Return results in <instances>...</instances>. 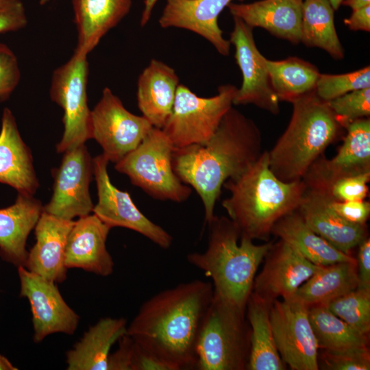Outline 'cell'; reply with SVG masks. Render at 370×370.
Returning a JSON list of instances; mask_svg holds the SVG:
<instances>
[{
  "label": "cell",
  "instance_id": "obj_1",
  "mask_svg": "<svg viewBox=\"0 0 370 370\" xmlns=\"http://www.w3.org/2000/svg\"><path fill=\"white\" fill-rule=\"evenodd\" d=\"M213 295L212 284L201 280L162 291L141 305L127 334L169 370L195 369L198 336Z\"/></svg>",
  "mask_w": 370,
  "mask_h": 370
},
{
  "label": "cell",
  "instance_id": "obj_2",
  "mask_svg": "<svg viewBox=\"0 0 370 370\" xmlns=\"http://www.w3.org/2000/svg\"><path fill=\"white\" fill-rule=\"evenodd\" d=\"M262 153L258 125L232 106L208 141L174 148L171 162L178 178L199 195L208 225L225 182L244 173Z\"/></svg>",
  "mask_w": 370,
  "mask_h": 370
},
{
  "label": "cell",
  "instance_id": "obj_3",
  "mask_svg": "<svg viewBox=\"0 0 370 370\" xmlns=\"http://www.w3.org/2000/svg\"><path fill=\"white\" fill-rule=\"evenodd\" d=\"M230 193L222 206L238 228L241 237L269 241L274 225L299 207L306 186L302 180L285 182L269 168V153L241 175L223 185Z\"/></svg>",
  "mask_w": 370,
  "mask_h": 370
},
{
  "label": "cell",
  "instance_id": "obj_4",
  "mask_svg": "<svg viewBox=\"0 0 370 370\" xmlns=\"http://www.w3.org/2000/svg\"><path fill=\"white\" fill-rule=\"evenodd\" d=\"M208 225L207 249L190 253L186 259L212 280L216 294L245 310L258 268L273 242L256 245L241 237L237 226L224 216L215 215Z\"/></svg>",
  "mask_w": 370,
  "mask_h": 370
},
{
  "label": "cell",
  "instance_id": "obj_5",
  "mask_svg": "<svg viewBox=\"0 0 370 370\" xmlns=\"http://www.w3.org/2000/svg\"><path fill=\"white\" fill-rule=\"evenodd\" d=\"M290 122L269 153V168L280 180H301L312 164L334 141L342 127L328 101L315 90L292 103Z\"/></svg>",
  "mask_w": 370,
  "mask_h": 370
},
{
  "label": "cell",
  "instance_id": "obj_6",
  "mask_svg": "<svg viewBox=\"0 0 370 370\" xmlns=\"http://www.w3.org/2000/svg\"><path fill=\"white\" fill-rule=\"evenodd\" d=\"M251 328L245 310L214 292L197 343V370H246Z\"/></svg>",
  "mask_w": 370,
  "mask_h": 370
},
{
  "label": "cell",
  "instance_id": "obj_7",
  "mask_svg": "<svg viewBox=\"0 0 370 370\" xmlns=\"http://www.w3.org/2000/svg\"><path fill=\"white\" fill-rule=\"evenodd\" d=\"M173 149L162 129L153 127L135 149L116 162L114 168L154 199L184 202L192 189L173 171Z\"/></svg>",
  "mask_w": 370,
  "mask_h": 370
},
{
  "label": "cell",
  "instance_id": "obj_8",
  "mask_svg": "<svg viewBox=\"0 0 370 370\" xmlns=\"http://www.w3.org/2000/svg\"><path fill=\"white\" fill-rule=\"evenodd\" d=\"M238 88L221 85L214 97H201L179 84L171 114L162 130L174 148L204 144L216 132L233 104Z\"/></svg>",
  "mask_w": 370,
  "mask_h": 370
},
{
  "label": "cell",
  "instance_id": "obj_9",
  "mask_svg": "<svg viewBox=\"0 0 370 370\" xmlns=\"http://www.w3.org/2000/svg\"><path fill=\"white\" fill-rule=\"evenodd\" d=\"M87 56L75 51L52 74L51 100L63 110L64 132L56 145L58 153L84 145L90 138V110L87 101Z\"/></svg>",
  "mask_w": 370,
  "mask_h": 370
},
{
  "label": "cell",
  "instance_id": "obj_10",
  "mask_svg": "<svg viewBox=\"0 0 370 370\" xmlns=\"http://www.w3.org/2000/svg\"><path fill=\"white\" fill-rule=\"evenodd\" d=\"M153 127L144 116L127 110L108 87L90 110V138L100 145L109 162L116 163L135 149Z\"/></svg>",
  "mask_w": 370,
  "mask_h": 370
},
{
  "label": "cell",
  "instance_id": "obj_11",
  "mask_svg": "<svg viewBox=\"0 0 370 370\" xmlns=\"http://www.w3.org/2000/svg\"><path fill=\"white\" fill-rule=\"evenodd\" d=\"M273 334L281 359L292 370H318L319 345L308 307L295 297L271 306Z\"/></svg>",
  "mask_w": 370,
  "mask_h": 370
},
{
  "label": "cell",
  "instance_id": "obj_12",
  "mask_svg": "<svg viewBox=\"0 0 370 370\" xmlns=\"http://www.w3.org/2000/svg\"><path fill=\"white\" fill-rule=\"evenodd\" d=\"M109 160L103 154L93 158L94 175L98 202L92 212L111 229L122 227L145 236L162 249H169L173 238L164 229L145 217L133 202L127 192L111 182L108 173Z\"/></svg>",
  "mask_w": 370,
  "mask_h": 370
},
{
  "label": "cell",
  "instance_id": "obj_13",
  "mask_svg": "<svg viewBox=\"0 0 370 370\" xmlns=\"http://www.w3.org/2000/svg\"><path fill=\"white\" fill-rule=\"evenodd\" d=\"M92 175L93 159L85 144L65 151L53 171V194L43 211L66 220L90 214L94 208L89 193Z\"/></svg>",
  "mask_w": 370,
  "mask_h": 370
},
{
  "label": "cell",
  "instance_id": "obj_14",
  "mask_svg": "<svg viewBox=\"0 0 370 370\" xmlns=\"http://www.w3.org/2000/svg\"><path fill=\"white\" fill-rule=\"evenodd\" d=\"M234 18L230 42L235 47L234 58L242 75L243 83L233 99L234 105L254 104L273 114L280 113V100L269 77L266 58L258 49L253 29L241 19Z\"/></svg>",
  "mask_w": 370,
  "mask_h": 370
},
{
  "label": "cell",
  "instance_id": "obj_15",
  "mask_svg": "<svg viewBox=\"0 0 370 370\" xmlns=\"http://www.w3.org/2000/svg\"><path fill=\"white\" fill-rule=\"evenodd\" d=\"M20 297L29 301L32 313L34 341L41 342L50 334L73 335L79 316L65 302L56 282L19 266Z\"/></svg>",
  "mask_w": 370,
  "mask_h": 370
},
{
  "label": "cell",
  "instance_id": "obj_16",
  "mask_svg": "<svg viewBox=\"0 0 370 370\" xmlns=\"http://www.w3.org/2000/svg\"><path fill=\"white\" fill-rule=\"evenodd\" d=\"M264 259L263 268L254 278L252 293L271 304L280 297H293L320 267L281 239L273 242Z\"/></svg>",
  "mask_w": 370,
  "mask_h": 370
},
{
  "label": "cell",
  "instance_id": "obj_17",
  "mask_svg": "<svg viewBox=\"0 0 370 370\" xmlns=\"http://www.w3.org/2000/svg\"><path fill=\"white\" fill-rule=\"evenodd\" d=\"M347 134L336 155L323 154L309 167L302 180L306 188L327 190L335 181L370 172V119H358L346 127Z\"/></svg>",
  "mask_w": 370,
  "mask_h": 370
},
{
  "label": "cell",
  "instance_id": "obj_18",
  "mask_svg": "<svg viewBox=\"0 0 370 370\" xmlns=\"http://www.w3.org/2000/svg\"><path fill=\"white\" fill-rule=\"evenodd\" d=\"M325 190L306 188L297 209L306 224L316 234L338 250L352 252L368 237L367 225L349 223L332 208V201Z\"/></svg>",
  "mask_w": 370,
  "mask_h": 370
},
{
  "label": "cell",
  "instance_id": "obj_19",
  "mask_svg": "<svg viewBox=\"0 0 370 370\" xmlns=\"http://www.w3.org/2000/svg\"><path fill=\"white\" fill-rule=\"evenodd\" d=\"M111 228L95 214L79 217L68 236L65 265L106 277L114 271V263L106 247Z\"/></svg>",
  "mask_w": 370,
  "mask_h": 370
},
{
  "label": "cell",
  "instance_id": "obj_20",
  "mask_svg": "<svg viewBox=\"0 0 370 370\" xmlns=\"http://www.w3.org/2000/svg\"><path fill=\"white\" fill-rule=\"evenodd\" d=\"M74 222L43 211L34 227L36 243L28 251L24 267L56 283L63 282L68 270L66 245Z\"/></svg>",
  "mask_w": 370,
  "mask_h": 370
},
{
  "label": "cell",
  "instance_id": "obj_21",
  "mask_svg": "<svg viewBox=\"0 0 370 370\" xmlns=\"http://www.w3.org/2000/svg\"><path fill=\"white\" fill-rule=\"evenodd\" d=\"M232 1L166 0L159 24L163 28L173 27L192 31L209 41L220 54L227 56L231 43L223 38L218 18Z\"/></svg>",
  "mask_w": 370,
  "mask_h": 370
},
{
  "label": "cell",
  "instance_id": "obj_22",
  "mask_svg": "<svg viewBox=\"0 0 370 370\" xmlns=\"http://www.w3.org/2000/svg\"><path fill=\"white\" fill-rule=\"evenodd\" d=\"M233 17L295 45L301 42L302 0H260L250 3H230Z\"/></svg>",
  "mask_w": 370,
  "mask_h": 370
},
{
  "label": "cell",
  "instance_id": "obj_23",
  "mask_svg": "<svg viewBox=\"0 0 370 370\" xmlns=\"http://www.w3.org/2000/svg\"><path fill=\"white\" fill-rule=\"evenodd\" d=\"M0 182L29 195H34L39 186L31 151L8 108L3 111L0 131Z\"/></svg>",
  "mask_w": 370,
  "mask_h": 370
},
{
  "label": "cell",
  "instance_id": "obj_24",
  "mask_svg": "<svg viewBox=\"0 0 370 370\" xmlns=\"http://www.w3.org/2000/svg\"><path fill=\"white\" fill-rule=\"evenodd\" d=\"M43 212L33 195L18 193L12 205L0 209V256L16 267L23 266L28 251L26 243Z\"/></svg>",
  "mask_w": 370,
  "mask_h": 370
},
{
  "label": "cell",
  "instance_id": "obj_25",
  "mask_svg": "<svg viewBox=\"0 0 370 370\" xmlns=\"http://www.w3.org/2000/svg\"><path fill=\"white\" fill-rule=\"evenodd\" d=\"M179 77L175 70L153 59L140 75L138 81V106L153 127L162 129L169 118Z\"/></svg>",
  "mask_w": 370,
  "mask_h": 370
},
{
  "label": "cell",
  "instance_id": "obj_26",
  "mask_svg": "<svg viewBox=\"0 0 370 370\" xmlns=\"http://www.w3.org/2000/svg\"><path fill=\"white\" fill-rule=\"evenodd\" d=\"M132 0H73L77 45L75 51L88 55L129 12Z\"/></svg>",
  "mask_w": 370,
  "mask_h": 370
},
{
  "label": "cell",
  "instance_id": "obj_27",
  "mask_svg": "<svg viewBox=\"0 0 370 370\" xmlns=\"http://www.w3.org/2000/svg\"><path fill=\"white\" fill-rule=\"evenodd\" d=\"M124 318L105 317L89 328L66 354L68 370H108L112 346L127 334Z\"/></svg>",
  "mask_w": 370,
  "mask_h": 370
},
{
  "label": "cell",
  "instance_id": "obj_28",
  "mask_svg": "<svg viewBox=\"0 0 370 370\" xmlns=\"http://www.w3.org/2000/svg\"><path fill=\"white\" fill-rule=\"evenodd\" d=\"M271 234L291 245L316 265L356 260L355 257L338 250L313 232L297 210L281 218L274 225Z\"/></svg>",
  "mask_w": 370,
  "mask_h": 370
},
{
  "label": "cell",
  "instance_id": "obj_29",
  "mask_svg": "<svg viewBox=\"0 0 370 370\" xmlns=\"http://www.w3.org/2000/svg\"><path fill=\"white\" fill-rule=\"evenodd\" d=\"M271 304L252 292L245 308L251 328V348L247 370H284L275 343L271 320Z\"/></svg>",
  "mask_w": 370,
  "mask_h": 370
},
{
  "label": "cell",
  "instance_id": "obj_30",
  "mask_svg": "<svg viewBox=\"0 0 370 370\" xmlns=\"http://www.w3.org/2000/svg\"><path fill=\"white\" fill-rule=\"evenodd\" d=\"M358 287L356 260L341 262L320 266L294 297L308 307L325 305Z\"/></svg>",
  "mask_w": 370,
  "mask_h": 370
},
{
  "label": "cell",
  "instance_id": "obj_31",
  "mask_svg": "<svg viewBox=\"0 0 370 370\" xmlns=\"http://www.w3.org/2000/svg\"><path fill=\"white\" fill-rule=\"evenodd\" d=\"M300 42L320 48L335 60L344 58L334 25V10L329 0H302Z\"/></svg>",
  "mask_w": 370,
  "mask_h": 370
},
{
  "label": "cell",
  "instance_id": "obj_32",
  "mask_svg": "<svg viewBox=\"0 0 370 370\" xmlns=\"http://www.w3.org/2000/svg\"><path fill=\"white\" fill-rule=\"evenodd\" d=\"M272 88L280 101L292 103L315 90L320 73L313 64L297 57L282 60L266 59Z\"/></svg>",
  "mask_w": 370,
  "mask_h": 370
},
{
  "label": "cell",
  "instance_id": "obj_33",
  "mask_svg": "<svg viewBox=\"0 0 370 370\" xmlns=\"http://www.w3.org/2000/svg\"><path fill=\"white\" fill-rule=\"evenodd\" d=\"M308 314L319 349L347 352L369 349V336L354 330L325 305L309 306Z\"/></svg>",
  "mask_w": 370,
  "mask_h": 370
},
{
  "label": "cell",
  "instance_id": "obj_34",
  "mask_svg": "<svg viewBox=\"0 0 370 370\" xmlns=\"http://www.w3.org/2000/svg\"><path fill=\"white\" fill-rule=\"evenodd\" d=\"M325 306L354 330L369 336L370 289L357 288Z\"/></svg>",
  "mask_w": 370,
  "mask_h": 370
},
{
  "label": "cell",
  "instance_id": "obj_35",
  "mask_svg": "<svg viewBox=\"0 0 370 370\" xmlns=\"http://www.w3.org/2000/svg\"><path fill=\"white\" fill-rule=\"evenodd\" d=\"M370 88L369 66L339 75L320 74L315 92L325 101H329L348 92Z\"/></svg>",
  "mask_w": 370,
  "mask_h": 370
},
{
  "label": "cell",
  "instance_id": "obj_36",
  "mask_svg": "<svg viewBox=\"0 0 370 370\" xmlns=\"http://www.w3.org/2000/svg\"><path fill=\"white\" fill-rule=\"evenodd\" d=\"M336 121L346 128L352 122L370 115V88L356 90L328 101Z\"/></svg>",
  "mask_w": 370,
  "mask_h": 370
},
{
  "label": "cell",
  "instance_id": "obj_37",
  "mask_svg": "<svg viewBox=\"0 0 370 370\" xmlns=\"http://www.w3.org/2000/svg\"><path fill=\"white\" fill-rule=\"evenodd\" d=\"M318 367L323 370H369V349L347 352L319 349Z\"/></svg>",
  "mask_w": 370,
  "mask_h": 370
},
{
  "label": "cell",
  "instance_id": "obj_38",
  "mask_svg": "<svg viewBox=\"0 0 370 370\" xmlns=\"http://www.w3.org/2000/svg\"><path fill=\"white\" fill-rule=\"evenodd\" d=\"M370 172L347 176L335 181L327 190L336 201L364 200L369 192Z\"/></svg>",
  "mask_w": 370,
  "mask_h": 370
},
{
  "label": "cell",
  "instance_id": "obj_39",
  "mask_svg": "<svg viewBox=\"0 0 370 370\" xmlns=\"http://www.w3.org/2000/svg\"><path fill=\"white\" fill-rule=\"evenodd\" d=\"M20 79L16 56L7 45L0 43V103L10 97Z\"/></svg>",
  "mask_w": 370,
  "mask_h": 370
},
{
  "label": "cell",
  "instance_id": "obj_40",
  "mask_svg": "<svg viewBox=\"0 0 370 370\" xmlns=\"http://www.w3.org/2000/svg\"><path fill=\"white\" fill-rule=\"evenodd\" d=\"M27 24L26 11L21 0H0V34L18 31Z\"/></svg>",
  "mask_w": 370,
  "mask_h": 370
},
{
  "label": "cell",
  "instance_id": "obj_41",
  "mask_svg": "<svg viewBox=\"0 0 370 370\" xmlns=\"http://www.w3.org/2000/svg\"><path fill=\"white\" fill-rule=\"evenodd\" d=\"M330 205L333 210L347 221L367 225L370 215V203L365 200L339 201L332 199Z\"/></svg>",
  "mask_w": 370,
  "mask_h": 370
},
{
  "label": "cell",
  "instance_id": "obj_42",
  "mask_svg": "<svg viewBox=\"0 0 370 370\" xmlns=\"http://www.w3.org/2000/svg\"><path fill=\"white\" fill-rule=\"evenodd\" d=\"M118 341V349L109 355L108 370H132L136 342L127 334Z\"/></svg>",
  "mask_w": 370,
  "mask_h": 370
},
{
  "label": "cell",
  "instance_id": "obj_43",
  "mask_svg": "<svg viewBox=\"0 0 370 370\" xmlns=\"http://www.w3.org/2000/svg\"><path fill=\"white\" fill-rule=\"evenodd\" d=\"M356 259L358 287L370 289V238L368 236L358 245Z\"/></svg>",
  "mask_w": 370,
  "mask_h": 370
},
{
  "label": "cell",
  "instance_id": "obj_44",
  "mask_svg": "<svg viewBox=\"0 0 370 370\" xmlns=\"http://www.w3.org/2000/svg\"><path fill=\"white\" fill-rule=\"evenodd\" d=\"M344 23L352 31H370V5L352 10Z\"/></svg>",
  "mask_w": 370,
  "mask_h": 370
},
{
  "label": "cell",
  "instance_id": "obj_45",
  "mask_svg": "<svg viewBox=\"0 0 370 370\" xmlns=\"http://www.w3.org/2000/svg\"><path fill=\"white\" fill-rule=\"evenodd\" d=\"M157 1L158 0H145V8L140 19V25L142 27L145 26L149 21L152 10Z\"/></svg>",
  "mask_w": 370,
  "mask_h": 370
},
{
  "label": "cell",
  "instance_id": "obj_46",
  "mask_svg": "<svg viewBox=\"0 0 370 370\" xmlns=\"http://www.w3.org/2000/svg\"><path fill=\"white\" fill-rule=\"evenodd\" d=\"M342 4L354 10L370 5V0H343Z\"/></svg>",
  "mask_w": 370,
  "mask_h": 370
},
{
  "label": "cell",
  "instance_id": "obj_47",
  "mask_svg": "<svg viewBox=\"0 0 370 370\" xmlns=\"http://www.w3.org/2000/svg\"><path fill=\"white\" fill-rule=\"evenodd\" d=\"M11 362L4 356L0 354V370H17Z\"/></svg>",
  "mask_w": 370,
  "mask_h": 370
},
{
  "label": "cell",
  "instance_id": "obj_48",
  "mask_svg": "<svg viewBox=\"0 0 370 370\" xmlns=\"http://www.w3.org/2000/svg\"><path fill=\"white\" fill-rule=\"evenodd\" d=\"M343 1V0H329L334 10H337L339 8L341 5L342 4Z\"/></svg>",
  "mask_w": 370,
  "mask_h": 370
},
{
  "label": "cell",
  "instance_id": "obj_49",
  "mask_svg": "<svg viewBox=\"0 0 370 370\" xmlns=\"http://www.w3.org/2000/svg\"><path fill=\"white\" fill-rule=\"evenodd\" d=\"M49 0H40V3L41 5H43V4H45L46 3H47Z\"/></svg>",
  "mask_w": 370,
  "mask_h": 370
}]
</instances>
